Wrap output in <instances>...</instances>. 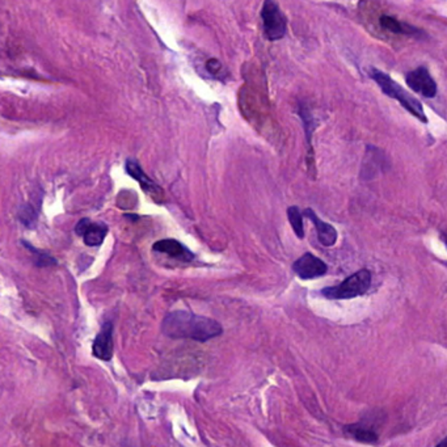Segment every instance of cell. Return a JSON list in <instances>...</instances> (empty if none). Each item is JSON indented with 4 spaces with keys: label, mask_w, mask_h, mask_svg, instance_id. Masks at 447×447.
<instances>
[{
    "label": "cell",
    "mask_w": 447,
    "mask_h": 447,
    "mask_svg": "<svg viewBox=\"0 0 447 447\" xmlns=\"http://www.w3.org/2000/svg\"><path fill=\"white\" fill-rule=\"evenodd\" d=\"M162 331L171 339H189L206 343L220 336L223 330L216 320L189 311H173L163 320Z\"/></svg>",
    "instance_id": "cell-1"
},
{
    "label": "cell",
    "mask_w": 447,
    "mask_h": 447,
    "mask_svg": "<svg viewBox=\"0 0 447 447\" xmlns=\"http://www.w3.org/2000/svg\"><path fill=\"white\" fill-rule=\"evenodd\" d=\"M370 77L372 80H375V83L379 86V88L388 97L395 99L404 109H407L409 113L415 115L419 121H421L424 124L428 122V118L424 112L421 102H419L417 99H415L413 96H410L408 92L404 90L399 83L388 77V74H386L383 71H379L377 68H372L370 70Z\"/></svg>",
    "instance_id": "cell-2"
},
{
    "label": "cell",
    "mask_w": 447,
    "mask_h": 447,
    "mask_svg": "<svg viewBox=\"0 0 447 447\" xmlns=\"http://www.w3.org/2000/svg\"><path fill=\"white\" fill-rule=\"evenodd\" d=\"M371 286V273L368 269H361L349 276L340 285L324 287L321 294L328 299H352L366 294Z\"/></svg>",
    "instance_id": "cell-3"
},
{
    "label": "cell",
    "mask_w": 447,
    "mask_h": 447,
    "mask_svg": "<svg viewBox=\"0 0 447 447\" xmlns=\"http://www.w3.org/2000/svg\"><path fill=\"white\" fill-rule=\"evenodd\" d=\"M261 17L264 33L269 41H278L285 37L287 30V23L285 15L282 13L276 1L265 0L261 10Z\"/></svg>",
    "instance_id": "cell-4"
},
{
    "label": "cell",
    "mask_w": 447,
    "mask_h": 447,
    "mask_svg": "<svg viewBox=\"0 0 447 447\" xmlns=\"http://www.w3.org/2000/svg\"><path fill=\"white\" fill-rule=\"evenodd\" d=\"M409 88L426 99H433L437 95V84L425 66H420L409 71L406 77Z\"/></svg>",
    "instance_id": "cell-5"
},
{
    "label": "cell",
    "mask_w": 447,
    "mask_h": 447,
    "mask_svg": "<svg viewBox=\"0 0 447 447\" xmlns=\"http://www.w3.org/2000/svg\"><path fill=\"white\" fill-rule=\"evenodd\" d=\"M293 270L302 280H314L324 276L328 272V267L319 257L308 252L295 261Z\"/></svg>",
    "instance_id": "cell-6"
},
{
    "label": "cell",
    "mask_w": 447,
    "mask_h": 447,
    "mask_svg": "<svg viewBox=\"0 0 447 447\" xmlns=\"http://www.w3.org/2000/svg\"><path fill=\"white\" fill-rule=\"evenodd\" d=\"M75 232L83 238L84 243L88 247H99L108 234V226L100 222H92L86 218L77 223Z\"/></svg>",
    "instance_id": "cell-7"
},
{
    "label": "cell",
    "mask_w": 447,
    "mask_h": 447,
    "mask_svg": "<svg viewBox=\"0 0 447 447\" xmlns=\"http://www.w3.org/2000/svg\"><path fill=\"white\" fill-rule=\"evenodd\" d=\"M386 167H390L383 151L377 147L369 146L361 168V178L363 180H370L375 178L378 173L384 172Z\"/></svg>",
    "instance_id": "cell-8"
},
{
    "label": "cell",
    "mask_w": 447,
    "mask_h": 447,
    "mask_svg": "<svg viewBox=\"0 0 447 447\" xmlns=\"http://www.w3.org/2000/svg\"><path fill=\"white\" fill-rule=\"evenodd\" d=\"M113 324L105 323L102 325V331L96 336L93 345H92V353L93 356L102 361H109L113 357Z\"/></svg>",
    "instance_id": "cell-9"
},
{
    "label": "cell",
    "mask_w": 447,
    "mask_h": 447,
    "mask_svg": "<svg viewBox=\"0 0 447 447\" xmlns=\"http://www.w3.org/2000/svg\"><path fill=\"white\" fill-rule=\"evenodd\" d=\"M303 216L308 218L314 223L315 230H316V234H318V239H319L321 245H324V247H333L336 244L337 238H339V234H337V231L333 227L332 225H330V223L324 222L323 219H320L312 209H306L303 211Z\"/></svg>",
    "instance_id": "cell-10"
},
{
    "label": "cell",
    "mask_w": 447,
    "mask_h": 447,
    "mask_svg": "<svg viewBox=\"0 0 447 447\" xmlns=\"http://www.w3.org/2000/svg\"><path fill=\"white\" fill-rule=\"evenodd\" d=\"M153 251L159 252V254H164L169 257H173L180 261H185V263H189L194 258L192 252L184 244L180 243L175 239H164V240L156 242L153 244Z\"/></svg>",
    "instance_id": "cell-11"
},
{
    "label": "cell",
    "mask_w": 447,
    "mask_h": 447,
    "mask_svg": "<svg viewBox=\"0 0 447 447\" xmlns=\"http://www.w3.org/2000/svg\"><path fill=\"white\" fill-rule=\"evenodd\" d=\"M126 171H128L129 175L131 178H134V179L137 180L141 184L143 191L146 193H150L156 201L159 200V197L163 196V193L159 189V187L156 184H153V181L147 178V175L143 173L141 167H140V164L137 162L128 160L126 162Z\"/></svg>",
    "instance_id": "cell-12"
},
{
    "label": "cell",
    "mask_w": 447,
    "mask_h": 447,
    "mask_svg": "<svg viewBox=\"0 0 447 447\" xmlns=\"http://www.w3.org/2000/svg\"><path fill=\"white\" fill-rule=\"evenodd\" d=\"M344 435L361 444H377L378 442V433L365 424L357 422L352 425H346L344 428Z\"/></svg>",
    "instance_id": "cell-13"
},
{
    "label": "cell",
    "mask_w": 447,
    "mask_h": 447,
    "mask_svg": "<svg viewBox=\"0 0 447 447\" xmlns=\"http://www.w3.org/2000/svg\"><path fill=\"white\" fill-rule=\"evenodd\" d=\"M379 23L383 29L397 35H416V32H419L415 26H409L407 23H401L395 17L388 15L381 16Z\"/></svg>",
    "instance_id": "cell-14"
},
{
    "label": "cell",
    "mask_w": 447,
    "mask_h": 447,
    "mask_svg": "<svg viewBox=\"0 0 447 447\" xmlns=\"http://www.w3.org/2000/svg\"><path fill=\"white\" fill-rule=\"evenodd\" d=\"M303 213H301V210L296 206H292L287 209V218L289 222L294 230L295 235L299 239L305 238V229H303Z\"/></svg>",
    "instance_id": "cell-15"
},
{
    "label": "cell",
    "mask_w": 447,
    "mask_h": 447,
    "mask_svg": "<svg viewBox=\"0 0 447 447\" xmlns=\"http://www.w3.org/2000/svg\"><path fill=\"white\" fill-rule=\"evenodd\" d=\"M23 244L26 245L28 251L30 254H33V260L36 261V265H39V267H51V265H55L57 264V261L54 260V257H51L50 255H48V254L42 252V251L36 249L33 245H30V244H28L26 242H23Z\"/></svg>",
    "instance_id": "cell-16"
},
{
    "label": "cell",
    "mask_w": 447,
    "mask_h": 447,
    "mask_svg": "<svg viewBox=\"0 0 447 447\" xmlns=\"http://www.w3.org/2000/svg\"><path fill=\"white\" fill-rule=\"evenodd\" d=\"M19 218L28 229H33L37 222V213L33 210V207L30 205H24L20 207Z\"/></svg>",
    "instance_id": "cell-17"
},
{
    "label": "cell",
    "mask_w": 447,
    "mask_h": 447,
    "mask_svg": "<svg viewBox=\"0 0 447 447\" xmlns=\"http://www.w3.org/2000/svg\"><path fill=\"white\" fill-rule=\"evenodd\" d=\"M438 446H447V437L444 439V441H441V442L438 444Z\"/></svg>",
    "instance_id": "cell-18"
},
{
    "label": "cell",
    "mask_w": 447,
    "mask_h": 447,
    "mask_svg": "<svg viewBox=\"0 0 447 447\" xmlns=\"http://www.w3.org/2000/svg\"><path fill=\"white\" fill-rule=\"evenodd\" d=\"M442 240H444V243L446 244L447 247V234L446 235H442Z\"/></svg>",
    "instance_id": "cell-19"
}]
</instances>
